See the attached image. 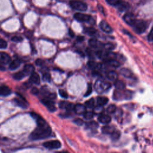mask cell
I'll list each match as a JSON object with an SVG mask.
<instances>
[{
  "label": "cell",
  "instance_id": "obj_32",
  "mask_svg": "<svg viewBox=\"0 0 153 153\" xmlns=\"http://www.w3.org/2000/svg\"><path fill=\"white\" fill-rule=\"evenodd\" d=\"M106 1L108 4H109L111 6L117 7L118 4H120V3L122 1V0H106Z\"/></svg>",
  "mask_w": 153,
  "mask_h": 153
},
{
  "label": "cell",
  "instance_id": "obj_19",
  "mask_svg": "<svg viewBox=\"0 0 153 153\" xmlns=\"http://www.w3.org/2000/svg\"><path fill=\"white\" fill-rule=\"evenodd\" d=\"M11 93V90L9 87L6 86L0 87V96H7Z\"/></svg>",
  "mask_w": 153,
  "mask_h": 153
},
{
  "label": "cell",
  "instance_id": "obj_23",
  "mask_svg": "<svg viewBox=\"0 0 153 153\" xmlns=\"http://www.w3.org/2000/svg\"><path fill=\"white\" fill-rule=\"evenodd\" d=\"M115 130H116L114 127L110 126H105L102 128V132L104 134H106V135H111Z\"/></svg>",
  "mask_w": 153,
  "mask_h": 153
},
{
  "label": "cell",
  "instance_id": "obj_14",
  "mask_svg": "<svg viewBox=\"0 0 153 153\" xmlns=\"http://www.w3.org/2000/svg\"><path fill=\"white\" fill-rule=\"evenodd\" d=\"M100 27L101 29L105 32L107 34H109L113 32L112 27L110 26V25L105 20H102L100 23Z\"/></svg>",
  "mask_w": 153,
  "mask_h": 153
},
{
  "label": "cell",
  "instance_id": "obj_41",
  "mask_svg": "<svg viewBox=\"0 0 153 153\" xmlns=\"http://www.w3.org/2000/svg\"><path fill=\"white\" fill-rule=\"evenodd\" d=\"M7 43L6 41L3 39H0V49H4L7 48Z\"/></svg>",
  "mask_w": 153,
  "mask_h": 153
},
{
  "label": "cell",
  "instance_id": "obj_26",
  "mask_svg": "<svg viewBox=\"0 0 153 153\" xmlns=\"http://www.w3.org/2000/svg\"><path fill=\"white\" fill-rule=\"evenodd\" d=\"M108 102V99L105 96H99L97 98V103L99 105H105Z\"/></svg>",
  "mask_w": 153,
  "mask_h": 153
},
{
  "label": "cell",
  "instance_id": "obj_13",
  "mask_svg": "<svg viewBox=\"0 0 153 153\" xmlns=\"http://www.w3.org/2000/svg\"><path fill=\"white\" fill-rule=\"evenodd\" d=\"M11 58L10 56L4 52L0 53V63L7 65L10 62Z\"/></svg>",
  "mask_w": 153,
  "mask_h": 153
},
{
  "label": "cell",
  "instance_id": "obj_28",
  "mask_svg": "<svg viewBox=\"0 0 153 153\" xmlns=\"http://www.w3.org/2000/svg\"><path fill=\"white\" fill-rule=\"evenodd\" d=\"M26 75V73H25V71L23 70L20 71L17 73H16L15 75H13V77L15 79L17 80H22V78H23L24 77H25Z\"/></svg>",
  "mask_w": 153,
  "mask_h": 153
},
{
  "label": "cell",
  "instance_id": "obj_46",
  "mask_svg": "<svg viewBox=\"0 0 153 153\" xmlns=\"http://www.w3.org/2000/svg\"><path fill=\"white\" fill-rule=\"evenodd\" d=\"M148 39L149 41H153V26L151 28V30L149 32V34L148 35Z\"/></svg>",
  "mask_w": 153,
  "mask_h": 153
},
{
  "label": "cell",
  "instance_id": "obj_45",
  "mask_svg": "<svg viewBox=\"0 0 153 153\" xmlns=\"http://www.w3.org/2000/svg\"><path fill=\"white\" fill-rule=\"evenodd\" d=\"M74 122L78 125V126H82V125L84 124V121H83L82 120H81V118H76Z\"/></svg>",
  "mask_w": 153,
  "mask_h": 153
},
{
  "label": "cell",
  "instance_id": "obj_22",
  "mask_svg": "<svg viewBox=\"0 0 153 153\" xmlns=\"http://www.w3.org/2000/svg\"><path fill=\"white\" fill-rule=\"evenodd\" d=\"M120 74L126 78H132L133 75L132 72L129 69L122 68L120 70Z\"/></svg>",
  "mask_w": 153,
  "mask_h": 153
},
{
  "label": "cell",
  "instance_id": "obj_6",
  "mask_svg": "<svg viewBox=\"0 0 153 153\" xmlns=\"http://www.w3.org/2000/svg\"><path fill=\"white\" fill-rule=\"evenodd\" d=\"M43 146L49 149H59L61 147V143L58 140H53L44 142Z\"/></svg>",
  "mask_w": 153,
  "mask_h": 153
},
{
  "label": "cell",
  "instance_id": "obj_44",
  "mask_svg": "<svg viewBox=\"0 0 153 153\" xmlns=\"http://www.w3.org/2000/svg\"><path fill=\"white\" fill-rule=\"evenodd\" d=\"M74 106L73 104H71V103H68L66 106V109L68 111H71L73 110L74 109Z\"/></svg>",
  "mask_w": 153,
  "mask_h": 153
},
{
  "label": "cell",
  "instance_id": "obj_35",
  "mask_svg": "<svg viewBox=\"0 0 153 153\" xmlns=\"http://www.w3.org/2000/svg\"><path fill=\"white\" fill-rule=\"evenodd\" d=\"M120 135H121V133L119 131L115 130L112 134L111 135V138H112V140H117L120 137Z\"/></svg>",
  "mask_w": 153,
  "mask_h": 153
},
{
  "label": "cell",
  "instance_id": "obj_31",
  "mask_svg": "<svg viewBox=\"0 0 153 153\" xmlns=\"http://www.w3.org/2000/svg\"><path fill=\"white\" fill-rule=\"evenodd\" d=\"M93 109V113L94 114H101L104 111V108L103 106H101L98 105L97 106H94Z\"/></svg>",
  "mask_w": 153,
  "mask_h": 153
},
{
  "label": "cell",
  "instance_id": "obj_47",
  "mask_svg": "<svg viewBox=\"0 0 153 153\" xmlns=\"http://www.w3.org/2000/svg\"><path fill=\"white\" fill-rule=\"evenodd\" d=\"M48 98H49V99H50L53 100V99H54L56 98V93H49V94H48Z\"/></svg>",
  "mask_w": 153,
  "mask_h": 153
},
{
  "label": "cell",
  "instance_id": "obj_42",
  "mask_svg": "<svg viewBox=\"0 0 153 153\" xmlns=\"http://www.w3.org/2000/svg\"><path fill=\"white\" fill-rule=\"evenodd\" d=\"M11 40L14 42H16V43H19V42H21L23 40V38L19 36H15V37H13L11 38Z\"/></svg>",
  "mask_w": 153,
  "mask_h": 153
},
{
  "label": "cell",
  "instance_id": "obj_37",
  "mask_svg": "<svg viewBox=\"0 0 153 153\" xmlns=\"http://www.w3.org/2000/svg\"><path fill=\"white\" fill-rule=\"evenodd\" d=\"M85 106L86 108H93L94 106V99H90L85 103Z\"/></svg>",
  "mask_w": 153,
  "mask_h": 153
},
{
  "label": "cell",
  "instance_id": "obj_48",
  "mask_svg": "<svg viewBox=\"0 0 153 153\" xmlns=\"http://www.w3.org/2000/svg\"><path fill=\"white\" fill-rule=\"evenodd\" d=\"M38 93H39V90H38V89L37 88L34 87V88L32 89V90H31V93H32V94H34V95H37V94H38Z\"/></svg>",
  "mask_w": 153,
  "mask_h": 153
},
{
  "label": "cell",
  "instance_id": "obj_24",
  "mask_svg": "<svg viewBox=\"0 0 153 153\" xmlns=\"http://www.w3.org/2000/svg\"><path fill=\"white\" fill-rule=\"evenodd\" d=\"M89 45L93 48H97L104 46V44L99 42V41L95 38H92L89 40Z\"/></svg>",
  "mask_w": 153,
  "mask_h": 153
},
{
  "label": "cell",
  "instance_id": "obj_16",
  "mask_svg": "<svg viewBox=\"0 0 153 153\" xmlns=\"http://www.w3.org/2000/svg\"><path fill=\"white\" fill-rule=\"evenodd\" d=\"M104 63L109 66L113 68H118L120 66V62L117 59H106L104 60Z\"/></svg>",
  "mask_w": 153,
  "mask_h": 153
},
{
  "label": "cell",
  "instance_id": "obj_39",
  "mask_svg": "<svg viewBox=\"0 0 153 153\" xmlns=\"http://www.w3.org/2000/svg\"><path fill=\"white\" fill-rule=\"evenodd\" d=\"M92 90H93V87H92V83H89L88 86H87V91H86V93L85 94V96L87 97V96H89L92 93Z\"/></svg>",
  "mask_w": 153,
  "mask_h": 153
},
{
  "label": "cell",
  "instance_id": "obj_9",
  "mask_svg": "<svg viewBox=\"0 0 153 153\" xmlns=\"http://www.w3.org/2000/svg\"><path fill=\"white\" fill-rule=\"evenodd\" d=\"M123 19L125 21V22L130 26H132L136 20L135 16H134L133 14L130 13H126V15H124V16H123Z\"/></svg>",
  "mask_w": 153,
  "mask_h": 153
},
{
  "label": "cell",
  "instance_id": "obj_53",
  "mask_svg": "<svg viewBox=\"0 0 153 153\" xmlns=\"http://www.w3.org/2000/svg\"><path fill=\"white\" fill-rule=\"evenodd\" d=\"M69 35H70L71 37H74V32H73V31L71 30H69Z\"/></svg>",
  "mask_w": 153,
  "mask_h": 153
},
{
  "label": "cell",
  "instance_id": "obj_25",
  "mask_svg": "<svg viewBox=\"0 0 153 153\" xmlns=\"http://www.w3.org/2000/svg\"><path fill=\"white\" fill-rule=\"evenodd\" d=\"M114 86L118 90H124L126 87V84L124 82L121 80H116L114 83Z\"/></svg>",
  "mask_w": 153,
  "mask_h": 153
},
{
  "label": "cell",
  "instance_id": "obj_12",
  "mask_svg": "<svg viewBox=\"0 0 153 153\" xmlns=\"http://www.w3.org/2000/svg\"><path fill=\"white\" fill-rule=\"evenodd\" d=\"M74 111L78 115H84L86 112V106L82 104H77L74 106Z\"/></svg>",
  "mask_w": 153,
  "mask_h": 153
},
{
  "label": "cell",
  "instance_id": "obj_5",
  "mask_svg": "<svg viewBox=\"0 0 153 153\" xmlns=\"http://www.w3.org/2000/svg\"><path fill=\"white\" fill-rule=\"evenodd\" d=\"M71 7L76 10L80 11H85L87 9V5L82 1H71L69 3Z\"/></svg>",
  "mask_w": 153,
  "mask_h": 153
},
{
  "label": "cell",
  "instance_id": "obj_1",
  "mask_svg": "<svg viewBox=\"0 0 153 153\" xmlns=\"http://www.w3.org/2000/svg\"><path fill=\"white\" fill-rule=\"evenodd\" d=\"M51 133V128L48 124L44 126H38V127L31 133L30 138L32 140H40L47 138Z\"/></svg>",
  "mask_w": 153,
  "mask_h": 153
},
{
  "label": "cell",
  "instance_id": "obj_4",
  "mask_svg": "<svg viewBox=\"0 0 153 153\" xmlns=\"http://www.w3.org/2000/svg\"><path fill=\"white\" fill-rule=\"evenodd\" d=\"M132 26L136 33L140 34L144 33L147 27V25L144 20L136 19Z\"/></svg>",
  "mask_w": 153,
  "mask_h": 153
},
{
  "label": "cell",
  "instance_id": "obj_10",
  "mask_svg": "<svg viewBox=\"0 0 153 153\" xmlns=\"http://www.w3.org/2000/svg\"><path fill=\"white\" fill-rule=\"evenodd\" d=\"M19 97L18 98H16L14 99V101H15L16 102V104L17 105H18L19 106L22 107V108H26L27 106V105H28V103H27V102L26 101V100L25 99V98H23V97L20 95V94H18Z\"/></svg>",
  "mask_w": 153,
  "mask_h": 153
},
{
  "label": "cell",
  "instance_id": "obj_15",
  "mask_svg": "<svg viewBox=\"0 0 153 153\" xmlns=\"http://www.w3.org/2000/svg\"><path fill=\"white\" fill-rule=\"evenodd\" d=\"M87 65L89 66V67L92 69V70L96 71H98L100 69H101L102 68V64L101 63H97L93 61H89L87 63Z\"/></svg>",
  "mask_w": 153,
  "mask_h": 153
},
{
  "label": "cell",
  "instance_id": "obj_36",
  "mask_svg": "<svg viewBox=\"0 0 153 153\" xmlns=\"http://www.w3.org/2000/svg\"><path fill=\"white\" fill-rule=\"evenodd\" d=\"M85 32L89 35L93 36L96 34V30L95 29L93 28V27H87V28H86V30H85Z\"/></svg>",
  "mask_w": 153,
  "mask_h": 153
},
{
  "label": "cell",
  "instance_id": "obj_51",
  "mask_svg": "<svg viewBox=\"0 0 153 153\" xmlns=\"http://www.w3.org/2000/svg\"><path fill=\"white\" fill-rule=\"evenodd\" d=\"M77 40L78 41H79V42H81V41H84L85 40V37H82V36H79V37H77Z\"/></svg>",
  "mask_w": 153,
  "mask_h": 153
},
{
  "label": "cell",
  "instance_id": "obj_7",
  "mask_svg": "<svg viewBox=\"0 0 153 153\" xmlns=\"http://www.w3.org/2000/svg\"><path fill=\"white\" fill-rule=\"evenodd\" d=\"M74 18L80 22H89L91 20V16L86 14L77 13L74 15Z\"/></svg>",
  "mask_w": 153,
  "mask_h": 153
},
{
  "label": "cell",
  "instance_id": "obj_50",
  "mask_svg": "<svg viewBox=\"0 0 153 153\" xmlns=\"http://www.w3.org/2000/svg\"><path fill=\"white\" fill-rule=\"evenodd\" d=\"M67 104H68V102H62L59 104V106L61 108H65Z\"/></svg>",
  "mask_w": 153,
  "mask_h": 153
},
{
  "label": "cell",
  "instance_id": "obj_27",
  "mask_svg": "<svg viewBox=\"0 0 153 153\" xmlns=\"http://www.w3.org/2000/svg\"><path fill=\"white\" fill-rule=\"evenodd\" d=\"M20 65V62L18 59H15L13 61L11 62H10L9 68L11 70H15L17 68L19 67Z\"/></svg>",
  "mask_w": 153,
  "mask_h": 153
},
{
  "label": "cell",
  "instance_id": "obj_17",
  "mask_svg": "<svg viewBox=\"0 0 153 153\" xmlns=\"http://www.w3.org/2000/svg\"><path fill=\"white\" fill-rule=\"evenodd\" d=\"M30 81L31 83H33V84L35 85H39L40 82V78L39 75L36 73H33L31 74V77L30 78Z\"/></svg>",
  "mask_w": 153,
  "mask_h": 153
},
{
  "label": "cell",
  "instance_id": "obj_33",
  "mask_svg": "<svg viewBox=\"0 0 153 153\" xmlns=\"http://www.w3.org/2000/svg\"><path fill=\"white\" fill-rule=\"evenodd\" d=\"M103 47H104V49H105L106 50L110 51V50H113V49H115L116 45L114 44L113 43H106V44H104Z\"/></svg>",
  "mask_w": 153,
  "mask_h": 153
},
{
  "label": "cell",
  "instance_id": "obj_3",
  "mask_svg": "<svg viewBox=\"0 0 153 153\" xmlns=\"http://www.w3.org/2000/svg\"><path fill=\"white\" fill-rule=\"evenodd\" d=\"M111 88V84L105 80L98 79L94 83V89L99 93H102Z\"/></svg>",
  "mask_w": 153,
  "mask_h": 153
},
{
  "label": "cell",
  "instance_id": "obj_20",
  "mask_svg": "<svg viewBox=\"0 0 153 153\" xmlns=\"http://www.w3.org/2000/svg\"><path fill=\"white\" fill-rule=\"evenodd\" d=\"M106 78L111 81H116L117 79L118 75L115 71H108L105 74Z\"/></svg>",
  "mask_w": 153,
  "mask_h": 153
},
{
  "label": "cell",
  "instance_id": "obj_49",
  "mask_svg": "<svg viewBox=\"0 0 153 153\" xmlns=\"http://www.w3.org/2000/svg\"><path fill=\"white\" fill-rule=\"evenodd\" d=\"M35 63L38 66H41V65H43V63H44V61L43 60H41L40 59H38L35 62Z\"/></svg>",
  "mask_w": 153,
  "mask_h": 153
},
{
  "label": "cell",
  "instance_id": "obj_40",
  "mask_svg": "<svg viewBox=\"0 0 153 153\" xmlns=\"http://www.w3.org/2000/svg\"><path fill=\"white\" fill-rule=\"evenodd\" d=\"M43 80L44 81L47 82H50L51 80V77L50 74L49 73H46L43 75Z\"/></svg>",
  "mask_w": 153,
  "mask_h": 153
},
{
  "label": "cell",
  "instance_id": "obj_30",
  "mask_svg": "<svg viewBox=\"0 0 153 153\" xmlns=\"http://www.w3.org/2000/svg\"><path fill=\"white\" fill-rule=\"evenodd\" d=\"M128 6H129V4L128 3H126V2H124V1H121L120 3V4H118L117 7H118V10L121 11H124L125 10H126L128 8Z\"/></svg>",
  "mask_w": 153,
  "mask_h": 153
},
{
  "label": "cell",
  "instance_id": "obj_34",
  "mask_svg": "<svg viewBox=\"0 0 153 153\" xmlns=\"http://www.w3.org/2000/svg\"><path fill=\"white\" fill-rule=\"evenodd\" d=\"M106 111L109 114H113L116 111V106L115 105L111 104L109 105L106 109Z\"/></svg>",
  "mask_w": 153,
  "mask_h": 153
},
{
  "label": "cell",
  "instance_id": "obj_38",
  "mask_svg": "<svg viewBox=\"0 0 153 153\" xmlns=\"http://www.w3.org/2000/svg\"><path fill=\"white\" fill-rule=\"evenodd\" d=\"M94 113L91 112V111H89V112H86L84 114V117L86 120H90L93 118L94 117Z\"/></svg>",
  "mask_w": 153,
  "mask_h": 153
},
{
  "label": "cell",
  "instance_id": "obj_8",
  "mask_svg": "<svg viewBox=\"0 0 153 153\" xmlns=\"http://www.w3.org/2000/svg\"><path fill=\"white\" fill-rule=\"evenodd\" d=\"M41 102H42L51 112H54V111L56 110V108L54 105V103L51 101V99L48 98L43 99H41Z\"/></svg>",
  "mask_w": 153,
  "mask_h": 153
},
{
  "label": "cell",
  "instance_id": "obj_2",
  "mask_svg": "<svg viewBox=\"0 0 153 153\" xmlns=\"http://www.w3.org/2000/svg\"><path fill=\"white\" fill-rule=\"evenodd\" d=\"M133 92L130 90H123L117 89L114 91L113 98L114 99L119 101L123 99H129L132 98Z\"/></svg>",
  "mask_w": 153,
  "mask_h": 153
},
{
  "label": "cell",
  "instance_id": "obj_21",
  "mask_svg": "<svg viewBox=\"0 0 153 153\" xmlns=\"http://www.w3.org/2000/svg\"><path fill=\"white\" fill-rule=\"evenodd\" d=\"M23 70L25 71L26 75H29L34 73V67L31 64H27L24 66Z\"/></svg>",
  "mask_w": 153,
  "mask_h": 153
},
{
  "label": "cell",
  "instance_id": "obj_52",
  "mask_svg": "<svg viewBox=\"0 0 153 153\" xmlns=\"http://www.w3.org/2000/svg\"><path fill=\"white\" fill-rule=\"evenodd\" d=\"M3 64H1V63H0V70H1V71H4L5 70V68L2 65Z\"/></svg>",
  "mask_w": 153,
  "mask_h": 153
},
{
  "label": "cell",
  "instance_id": "obj_18",
  "mask_svg": "<svg viewBox=\"0 0 153 153\" xmlns=\"http://www.w3.org/2000/svg\"><path fill=\"white\" fill-rule=\"evenodd\" d=\"M98 120L101 123L107 124L111 122V118L108 115H105V114H100V116L98 118Z\"/></svg>",
  "mask_w": 153,
  "mask_h": 153
},
{
  "label": "cell",
  "instance_id": "obj_43",
  "mask_svg": "<svg viewBox=\"0 0 153 153\" xmlns=\"http://www.w3.org/2000/svg\"><path fill=\"white\" fill-rule=\"evenodd\" d=\"M59 94L61 96L62 98H65V99H67L68 98V94L65 90L61 89V90H59Z\"/></svg>",
  "mask_w": 153,
  "mask_h": 153
},
{
  "label": "cell",
  "instance_id": "obj_11",
  "mask_svg": "<svg viewBox=\"0 0 153 153\" xmlns=\"http://www.w3.org/2000/svg\"><path fill=\"white\" fill-rule=\"evenodd\" d=\"M31 116L36 120L38 126H44V125L47 124L46 121L42 117L35 113L34 112L31 113Z\"/></svg>",
  "mask_w": 153,
  "mask_h": 153
},
{
  "label": "cell",
  "instance_id": "obj_29",
  "mask_svg": "<svg viewBox=\"0 0 153 153\" xmlns=\"http://www.w3.org/2000/svg\"><path fill=\"white\" fill-rule=\"evenodd\" d=\"M87 126L90 129L95 130V129H96L97 128L99 127V125L96 121H90V122H89V123H88L87 124Z\"/></svg>",
  "mask_w": 153,
  "mask_h": 153
}]
</instances>
